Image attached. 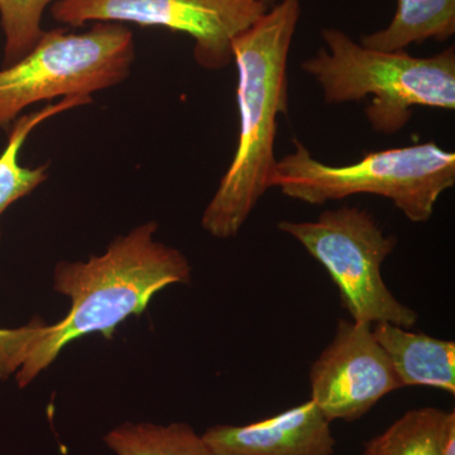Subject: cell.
I'll list each match as a JSON object with an SVG mask.
<instances>
[{
  "label": "cell",
  "instance_id": "10",
  "mask_svg": "<svg viewBox=\"0 0 455 455\" xmlns=\"http://www.w3.org/2000/svg\"><path fill=\"white\" fill-rule=\"evenodd\" d=\"M372 333L403 387L424 386L455 394L454 341L412 333L388 323L373 324Z\"/></svg>",
  "mask_w": 455,
  "mask_h": 455
},
{
  "label": "cell",
  "instance_id": "12",
  "mask_svg": "<svg viewBox=\"0 0 455 455\" xmlns=\"http://www.w3.org/2000/svg\"><path fill=\"white\" fill-rule=\"evenodd\" d=\"M455 33V0H397L390 25L363 36L368 49L403 51L425 41H447Z\"/></svg>",
  "mask_w": 455,
  "mask_h": 455
},
{
  "label": "cell",
  "instance_id": "3",
  "mask_svg": "<svg viewBox=\"0 0 455 455\" xmlns=\"http://www.w3.org/2000/svg\"><path fill=\"white\" fill-rule=\"evenodd\" d=\"M324 47L305 60L328 104L353 103L370 97L367 121L379 134L398 133L411 121L414 108L455 109L454 47L429 57L406 50L362 46L338 28L322 31Z\"/></svg>",
  "mask_w": 455,
  "mask_h": 455
},
{
  "label": "cell",
  "instance_id": "5",
  "mask_svg": "<svg viewBox=\"0 0 455 455\" xmlns=\"http://www.w3.org/2000/svg\"><path fill=\"white\" fill-rule=\"evenodd\" d=\"M134 61L133 32L121 23L97 22L80 33L44 31L27 55L0 68V130L41 101L92 98L119 85Z\"/></svg>",
  "mask_w": 455,
  "mask_h": 455
},
{
  "label": "cell",
  "instance_id": "14",
  "mask_svg": "<svg viewBox=\"0 0 455 455\" xmlns=\"http://www.w3.org/2000/svg\"><path fill=\"white\" fill-rule=\"evenodd\" d=\"M445 414L438 407L410 410L368 440L363 455H440Z\"/></svg>",
  "mask_w": 455,
  "mask_h": 455
},
{
  "label": "cell",
  "instance_id": "4",
  "mask_svg": "<svg viewBox=\"0 0 455 455\" xmlns=\"http://www.w3.org/2000/svg\"><path fill=\"white\" fill-rule=\"evenodd\" d=\"M293 147L277 160L269 188L310 205L370 194L391 200L412 223H427L439 197L455 185V154L435 142L367 152L341 166L316 160L299 140Z\"/></svg>",
  "mask_w": 455,
  "mask_h": 455
},
{
  "label": "cell",
  "instance_id": "13",
  "mask_svg": "<svg viewBox=\"0 0 455 455\" xmlns=\"http://www.w3.org/2000/svg\"><path fill=\"white\" fill-rule=\"evenodd\" d=\"M108 447L116 455H212L188 424L125 423L104 436Z\"/></svg>",
  "mask_w": 455,
  "mask_h": 455
},
{
  "label": "cell",
  "instance_id": "11",
  "mask_svg": "<svg viewBox=\"0 0 455 455\" xmlns=\"http://www.w3.org/2000/svg\"><path fill=\"white\" fill-rule=\"evenodd\" d=\"M92 103V98H64L47 104L36 112L22 114L9 130L8 142L0 155V218L12 204L32 194L49 179V164L25 167L20 164V152L38 125L59 114ZM2 239V230H0Z\"/></svg>",
  "mask_w": 455,
  "mask_h": 455
},
{
  "label": "cell",
  "instance_id": "15",
  "mask_svg": "<svg viewBox=\"0 0 455 455\" xmlns=\"http://www.w3.org/2000/svg\"><path fill=\"white\" fill-rule=\"evenodd\" d=\"M56 0H0V26L4 35V61L22 59L40 40L44 12Z\"/></svg>",
  "mask_w": 455,
  "mask_h": 455
},
{
  "label": "cell",
  "instance_id": "17",
  "mask_svg": "<svg viewBox=\"0 0 455 455\" xmlns=\"http://www.w3.org/2000/svg\"><path fill=\"white\" fill-rule=\"evenodd\" d=\"M440 455H455V412L447 411L443 425Z\"/></svg>",
  "mask_w": 455,
  "mask_h": 455
},
{
  "label": "cell",
  "instance_id": "7",
  "mask_svg": "<svg viewBox=\"0 0 455 455\" xmlns=\"http://www.w3.org/2000/svg\"><path fill=\"white\" fill-rule=\"evenodd\" d=\"M262 0H56L49 11L66 27L89 22L133 23L184 33L205 70L233 62V41L267 12Z\"/></svg>",
  "mask_w": 455,
  "mask_h": 455
},
{
  "label": "cell",
  "instance_id": "1",
  "mask_svg": "<svg viewBox=\"0 0 455 455\" xmlns=\"http://www.w3.org/2000/svg\"><path fill=\"white\" fill-rule=\"evenodd\" d=\"M300 16V0H281L233 41L238 142L202 218L215 238L238 235L269 188L278 118L289 114L287 65Z\"/></svg>",
  "mask_w": 455,
  "mask_h": 455
},
{
  "label": "cell",
  "instance_id": "2",
  "mask_svg": "<svg viewBox=\"0 0 455 455\" xmlns=\"http://www.w3.org/2000/svg\"><path fill=\"white\" fill-rule=\"evenodd\" d=\"M157 221H147L116 236L106 253L86 262H60L53 289L71 300L68 315L47 328L37 349L16 373L25 388L71 341L99 333L112 339L128 317L140 316L156 293L191 281V266L176 248L156 241Z\"/></svg>",
  "mask_w": 455,
  "mask_h": 455
},
{
  "label": "cell",
  "instance_id": "18",
  "mask_svg": "<svg viewBox=\"0 0 455 455\" xmlns=\"http://www.w3.org/2000/svg\"><path fill=\"white\" fill-rule=\"evenodd\" d=\"M267 7H272V5L276 4V3L281 2V0H262Z\"/></svg>",
  "mask_w": 455,
  "mask_h": 455
},
{
  "label": "cell",
  "instance_id": "9",
  "mask_svg": "<svg viewBox=\"0 0 455 455\" xmlns=\"http://www.w3.org/2000/svg\"><path fill=\"white\" fill-rule=\"evenodd\" d=\"M212 455H333L331 421L309 400L257 423L215 425L203 434Z\"/></svg>",
  "mask_w": 455,
  "mask_h": 455
},
{
  "label": "cell",
  "instance_id": "16",
  "mask_svg": "<svg viewBox=\"0 0 455 455\" xmlns=\"http://www.w3.org/2000/svg\"><path fill=\"white\" fill-rule=\"evenodd\" d=\"M49 324L40 319L16 329H0V381L25 366L31 358Z\"/></svg>",
  "mask_w": 455,
  "mask_h": 455
},
{
  "label": "cell",
  "instance_id": "6",
  "mask_svg": "<svg viewBox=\"0 0 455 455\" xmlns=\"http://www.w3.org/2000/svg\"><path fill=\"white\" fill-rule=\"evenodd\" d=\"M278 229L292 236L324 266L353 322L412 328L418 313L395 298L383 281L382 265L397 244L370 212L357 206L325 211L311 221L281 220Z\"/></svg>",
  "mask_w": 455,
  "mask_h": 455
},
{
  "label": "cell",
  "instance_id": "8",
  "mask_svg": "<svg viewBox=\"0 0 455 455\" xmlns=\"http://www.w3.org/2000/svg\"><path fill=\"white\" fill-rule=\"evenodd\" d=\"M310 400L329 421H355L403 388L372 325L339 320L334 339L310 368Z\"/></svg>",
  "mask_w": 455,
  "mask_h": 455
}]
</instances>
